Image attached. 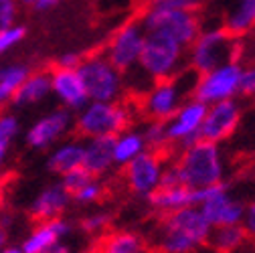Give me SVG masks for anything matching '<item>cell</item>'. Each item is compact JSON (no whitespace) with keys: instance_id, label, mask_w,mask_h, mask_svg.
<instances>
[{"instance_id":"obj_1","label":"cell","mask_w":255,"mask_h":253,"mask_svg":"<svg viewBox=\"0 0 255 253\" xmlns=\"http://www.w3.org/2000/svg\"><path fill=\"white\" fill-rule=\"evenodd\" d=\"M211 229L199 207H184L160 215L154 249L156 253H197L209 243Z\"/></svg>"},{"instance_id":"obj_2","label":"cell","mask_w":255,"mask_h":253,"mask_svg":"<svg viewBox=\"0 0 255 253\" xmlns=\"http://www.w3.org/2000/svg\"><path fill=\"white\" fill-rule=\"evenodd\" d=\"M199 73L188 67L184 71H176L174 75L154 81V85L142 93V96H132L128 98L132 102L136 114L144 116L150 122H166L170 120L176 110L180 108V102L193 93L195 85H197Z\"/></svg>"},{"instance_id":"obj_3","label":"cell","mask_w":255,"mask_h":253,"mask_svg":"<svg viewBox=\"0 0 255 253\" xmlns=\"http://www.w3.org/2000/svg\"><path fill=\"white\" fill-rule=\"evenodd\" d=\"M180 184L188 188H203L223 182V158L219 146L209 140H197L182 148L178 160L172 164Z\"/></svg>"},{"instance_id":"obj_4","label":"cell","mask_w":255,"mask_h":253,"mask_svg":"<svg viewBox=\"0 0 255 253\" xmlns=\"http://www.w3.org/2000/svg\"><path fill=\"white\" fill-rule=\"evenodd\" d=\"M136 110L130 100L124 102H93L75 122V138H95L106 134H122L130 130Z\"/></svg>"},{"instance_id":"obj_5","label":"cell","mask_w":255,"mask_h":253,"mask_svg":"<svg viewBox=\"0 0 255 253\" xmlns=\"http://www.w3.org/2000/svg\"><path fill=\"white\" fill-rule=\"evenodd\" d=\"M190 47H193L190 67L199 75L213 71L221 65H227V63H239V55L243 51L239 37L229 33L225 26L199 35Z\"/></svg>"},{"instance_id":"obj_6","label":"cell","mask_w":255,"mask_h":253,"mask_svg":"<svg viewBox=\"0 0 255 253\" xmlns=\"http://www.w3.org/2000/svg\"><path fill=\"white\" fill-rule=\"evenodd\" d=\"M184 49L164 33L158 30H146L144 47L138 59V67L144 71L148 79L160 81L174 75L182 65Z\"/></svg>"},{"instance_id":"obj_7","label":"cell","mask_w":255,"mask_h":253,"mask_svg":"<svg viewBox=\"0 0 255 253\" xmlns=\"http://www.w3.org/2000/svg\"><path fill=\"white\" fill-rule=\"evenodd\" d=\"M77 73L83 81L87 98L93 102H116L122 91V77L100 53H89L81 59Z\"/></svg>"},{"instance_id":"obj_8","label":"cell","mask_w":255,"mask_h":253,"mask_svg":"<svg viewBox=\"0 0 255 253\" xmlns=\"http://www.w3.org/2000/svg\"><path fill=\"white\" fill-rule=\"evenodd\" d=\"M144 30H158L174 39L182 49L190 47L201 35V18L195 10H142Z\"/></svg>"},{"instance_id":"obj_9","label":"cell","mask_w":255,"mask_h":253,"mask_svg":"<svg viewBox=\"0 0 255 253\" xmlns=\"http://www.w3.org/2000/svg\"><path fill=\"white\" fill-rule=\"evenodd\" d=\"M144 37H146V30L138 14L132 20L124 22L110 37L104 53H106V59L110 61V65L118 73H128L132 67L138 65V59L144 47Z\"/></svg>"},{"instance_id":"obj_10","label":"cell","mask_w":255,"mask_h":253,"mask_svg":"<svg viewBox=\"0 0 255 253\" xmlns=\"http://www.w3.org/2000/svg\"><path fill=\"white\" fill-rule=\"evenodd\" d=\"M162 172H164V156L152 150H144L134 160L122 166V178L126 186L130 188V193L146 199L160 186Z\"/></svg>"},{"instance_id":"obj_11","label":"cell","mask_w":255,"mask_h":253,"mask_svg":"<svg viewBox=\"0 0 255 253\" xmlns=\"http://www.w3.org/2000/svg\"><path fill=\"white\" fill-rule=\"evenodd\" d=\"M243 69L239 67V63H227L221 65L213 71H207L199 75L197 85L193 89V96L197 102L203 104H215L229 100L235 91H239V81H241Z\"/></svg>"},{"instance_id":"obj_12","label":"cell","mask_w":255,"mask_h":253,"mask_svg":"<svg viewBox=\"0 0 255 253\" xmlns=\"http://www.w3.org/2000/svg\"><path fill=\"white\" fill-rule=\"evenodd\" d=\"M207 114V104L203 102H188L182 108L176 110V114L164 122V134H166V142L174 148V144H180V148H186L193 142H197L199 136V128L205 120Z\"/></svg>"},{"instance_id":"obj_13","label":"cell","mask_w":255,"mask_h":253,"mask_svg":"<svg viewBox=\"0 0 255 253\" xmlns=\"http://www.w3.org/2000/svg\"><path fill=\"white\" fill-rule=\"evenodd\" d=\"M239 120H241V110L237 102H233L231 98L215 102L211 108H207L205 120L199 128V136L201 140H209L215 144L223 142L235 132Z\"/></svg>"},{"instance_id":"obj_14","label":"cell","mask_w":255,"mask_h":253,"mask_svg":"<svg viewBox=\"0 0 255 253\" xmlns=\"http://www.w3.org/2000/svg\"><path fill=\"white\" fill-rule=\"evenodd\" d=\"M199 209L211 227L241 225L243 213H245V205L241 201H235L229 195V188L225 182H221L217 186V191L199 205Z\"/></svg>"},{"instance_id":"obj_15","label":"cell","mask_w":255,"mask_h":253,"mask_svg":"<svg viewBox=\"0 0 255 253\" xmlns=\"http://www.w3.org/2000/svg\"><path fill=\"white\" fill-rule=\"evenodd\" d=\"M49 75H51V87L57 91V96L65 102L69 108H83L85 102L89 100L83 81L77 73V69H69V67H59L57 63L49 65Z\"/></svg>"},{"instance_id":"obj_16","label":"cell","mask_w":255,"mask_h":253,"mask_svg":"<svg viewBox=\"0 0 255 253\" xmlns=\"http://www.w3.org/2000/svg\"><path fill=\"white\" fill-rule=\"evenodd\" d=\"M69 199L71 197L67 195V191L61 184H51L35 199V203L30 205L28 217L35 225L45 223V221H51V219H59L63 215V211L67 209Z\"/></svg>"},{"instance_id":"obj_17","label":"cell","mask_w":255,"mask_h":253,"mask_svg":"<svg viewBox=\"0 0 255 253\" xmlns=\"http://www.w3.org/2000/svg\"><path fill=\"white\" fill-rule=\"evenodd\" d=\"M116 134H106V136H95L85 148H83V160L81 166L91 174V176H102L104 172L110 170L114 164V144H116Z\"/></svg>"},{"instance_id":"obj_18","label":"cell","mask_w":255,"mask_h":253,"mask_svg":"<svg viewBox=\"0 0 255 253\" xmlns=\"http://www.w3.org/2000/svg\"><path fill=\"white\" fill-rule=\"evenodd\" d=\"M71 122V116L67 110H57L51 116L39 120L26 134V142L33 148H47L53 144L59 136L67 132V126Z\"/></svg>"},{"instance_id":"obj_19","label":"cell","mask_w":255,"mask_h":253,"mask_svg":"<svg viewBox=\"0 0 255 253\" xmlns=\"http://www.w3.org/2000/svg\"><path fill=\"white\" fill-rule=\"evenodd\" d=\"M69 231H71V225L67 223V221H63L61 217L45 221V223H37L35 231L30 233V237L24 241L22 251L24 253H41L43 249H47L53 243L61 241Z\"/></svg>"},{"instance_id":"obj_20","label":"cell","mask_w":255,"mask_h":253,"mask_svg":"<svg viewBox=\"0 0 255 253\" xmlns=\"http://www.w3.org/2000/svg\"><path fill=\"white\" fill-rule=\"evenodd\" d=\"M91 249L93 253H146V241L134 231H108Z\"/></svg>"},{"instance_id":"obj_21","label":"cell","mask_w":255,"mask_h":253,"mask_svg":"<svg viewBox=\"0 0 255 253\" xmlns=\"http://www.w3.org/2000/svg\"><path fill=\"white\" fill-rule=\"evenodd\" d=\"M51 89V75L49 71H37V73H28V77L18 85V89L12 93L10 102L14 106H24V104H33L45 98Z\"/></svg>"},{"instance_id":"obj_22","label":"cell","mask_w":255,"mask_h":253,"mask_svg":"<svg viewBox=\"0 0 255 253\" xmlns=\"http://www.w3.org/2000/svg\"><path fill=\"white\" fill-rule=\"evenodd\" d=\"M247 241L245 229L241 225H227V227H213L209 235V243L217 253H235Z\"/></svg>"},{"instance_id":"obj_23","label":"cell","mask_w":255,"mask_h":253,"mask_svg":"<svg viewBox=\"0 0 255 253\" xmlns=\"http://www.w3.org/2000/svg\"><path fill=\"white\" fill-rule=\"evenodd\" d=\"M83 160V146L81 144H65L63 148H59L51 158H49V170L57 172V174H65L77 166H81Z\"/></svg>"},{"instance_id":"obj_24","label":"cell","mask_w":255,"mask_h":253,"mask_svg":"<svg viewBox=\"0 0 255 253\" xmlns=\"http://www.w3.org/2000/svg\"><path fill=\"white\" fill-rule=\"evenodd\" d=\"M144 150H146V142L140 134H134V132L122 134L116 138V144H114V162L124 166L130 160H134Z\"/></svg>"},{"instance_id":"obj_25","label":"cell","mask_w":255,"mask_h":253,"mask_svg":"<svg viewBox=\"0 0 255 253\" xmlns=\"http://www.w3.org/2000/svg\"><path fill=\"white\" fill-rule=\"evenodd\" d=\"M253 26H255L253 10H251V6H249L247 0H241L239 6L227 16L225 28L229 30V33H233L235 37H241V35H247Z\"/></svg>"},{"instance_id":"obj_26","label":"cell","mask_w":255,"mask_h":253,"mask_svg":"<svg viewBox=\"0 0 255 253\" xmlns=\"http://www.w3.org/2000/svg\"><path fill=\"white\" fill-rule=\"evenodd\" d=\"M28 77V69L24 65H12L6 69H0V104L12 98V93L18 85Z\"/></svg>"},{"instance_id":"obj_27","label":"cell","mask_w":255,"mask_h":253,"mask_svg":"<svg viewBox=\"0 0 255 253\" xmlns=\"http://www.w3.org/2000/svg\"><path fill=\"white\" fill-rule=\"evenodd\" d=\"M110 225H112V215L110 213H91V215L83 217L81 223H79L81 231L91 235V237L106 235L110 231Z\"/></svg>"},{"instance_id":"obj_28","label":"cell","mask_w":255,"mask_h":253,"mask_svg":"<svg viewBox=\"0 0 255 253\" xmlns=\"http://www.w3.org/2000/svg\"><path fill=\"white\" fill-rule=\"evenodd\" d=\"M201 0H144L142 10H199Z\"/></svg>"},{"instance_id":"obj_29","label":"cell","mask_w":255,"mask_h":253,"mask_svg":"<svg viewBox=\"0 0 255 253\" xmlns=\"http://www.w3.org/2000/svg\"><path fill=\"white\" fill-rule=\"evenodd\" d=\"M106 195H108L106 184L100 182L98 178H93V180H89L85 186H81L71 199H75V201L81 203V205H91V203H100V201H104Z\"/></svg>"},{"instance_id":"obj_30","label":"cell","mask_w":255,"mask_h":253,"mask_svg":"<svg viewBox=\"0 0 255 253\" xmlns=\"http://www.w3.org/2000/svg\"><path fill=\"white\" fill-rule=\"evenodd\" d=\"M95 176H91L83 166H77V168H73V170H69V172H65L63 174V182H61V186L67 191V195L69 197H73L81 186H85L89 180H93Z\"/></svg>"},{"instance_id":"obj_31","label":"cell","mask_w":255,"mask_h":253,"mask_svg":"<svg viewBox=\"0 0 255 253\" xmlns=\"http://www.w3.org/2000/svg\"><path fill=\"white\" fill-rule=\"evenodd\" d=\"M18 130V124L12 116H2L0 118V162L4 158V152L8 148V142L12 140V136Z\"/></svg>"},{"instance_id":"obj_32","label":"cell","mask_w":255,"mask_h":253,"mask_svg":"<svg viewBox=\"0 0 255 253\" xmlns=\"http://www.w3.org/2000/svg\"><path fill=\"white\" fill-rule=\"evenodd\" d=\"M24 35H26L24 26H10V28L2 30V33H0V55H2L6 49H10L12 45H16Z\"/></svg>"},{"instance_id":"obj_33","label":"cell","mask_w":255,"mask_h":253,"mask_svg":"<svg viewBox=\"0 0 255 253\" xmlns=\"http://www.w3.org/2000/svg\"><path fill=\"white\" fill-rule=\"evenodd\" d=\"M14 16H16L14 0H0V33L6 30V28H10Z\"/></svg>"},{"instance_id":"obj_34","label":"cell","mask_w":255,"mask_h":253,"mask_svg":"<svg viewBox=\"0 0 255 253\" xmlns=\"http://www.w3.org/2000/svg\"><path fill=\"white\" fill-rule=\"evenodd\" d=\"M241 227L245 229L247 239H253V241H255V201H253V203H249V205L245 207Z\"/></svg>"},{"instance_id":"obj_35","label":"cell","mask_w":255,"mask_h":253,"mask_svg":"<svg viewBox=\"0 0 255 253\" xmlns=\"http://www.w3.org/2000/svg\"><path fill=\"white\" fill-rule=\"evenodd\" d=\"M239 91L243 93V96H255V67H251V69L241 73Z\"/></svg>"},{"instance_id":"obj_36","label":"cell","mask_w":255,"mask_h":253,"mask_svg":"<svg viewBox=\"0 0 255 253\" xmlns=\"http://www.w3.org/2000/svg\"><path fill=\"white\" fill-rule=\"evenodd\" d=\"M41 253H71V247L69 245H65V243H53L51 247H47V249H43Z\"/></svg>"},{"instance_id":"obj_37","label":"cell","mask_w":255,"mask_h":253,"mask_svg":"<svg viewBox=\"0 0 255 253\" xmlns=\"http://www.w3.org/2000/svg\"><path fill=\"white\" fill-rule=\"evenodd\" d=\"M57 2H59V0H33L30 4H33L37 10H45V8H49V6L57 4Z\"/></svg>"},{"instance_id":"obj_38","label":"cell","mask_w":255,"mask_h":253,"mask_svg":"<svg viewBox=\"0 0 255 253\" xmlns=\"http://www.w3.org/2000/svg\"><path fill=\"white\" fill-rule=\"evenodd\" d=\"M6 239H8V233H6V229L0 225V249H2V245L6 243Z\"/></svg>"},{"instance_id":"obj_39","label":"cell","mask_w":255,"mask_h":253,"mask_svg":"<svg viewBox=\"0 0 255 253\" xmlns=\"http://www.w3.org/2000/svg\"><path fill=\"white\" fill-rule=\"evenodd\" d=\"M0 253H24L22 249H16V247H8V249H2Z\"/></svg>"},{"instance_id":"obj_40","label":"cell","mask_w":255,"mask_h":253,"mask_svg":"<svg viewBox=\"0 0 255 253\" xmlns=\"http://www.w3.org/2000/svg\"><path fill=\"white\" fill-rule=\"evenodd\" d=\"M249 2V6H251V10H253V16H255V0H247Z\"/></svg>"},{"instance_id":"obj_41","label":"cell","mask_w":255,"mask_h":253,"mask_svg":"<svg viewBox=\"0 0 255 253\" xmlns=\"http://www.w3.org/2000/svg\"><path fill=\"white\" fill-rule=\"evenodd\" d=\"M81 253H93V249H87V251H81Z\"/></svg>"},{"instance_id":"obj_42","label":"cell","mask_w":255,"mask_h":253,"mask_svg":"<svg viewBox=\"0 0 255 253\" xmlns=\"http://www.w3.org/2000/svg\"><path fill=\"white\" fill-rule=\"evenodd\" d=\"M22 2H26V4H30V2H33V0H22Z\"/></svg>"}]
</instances>
